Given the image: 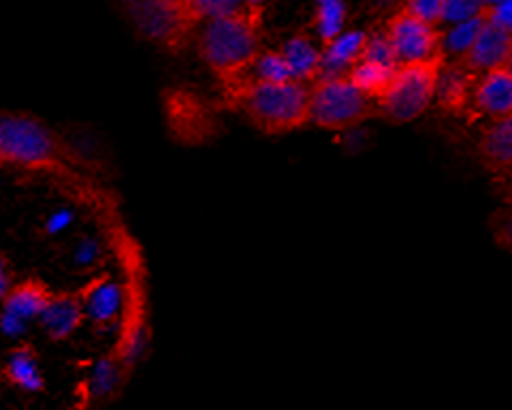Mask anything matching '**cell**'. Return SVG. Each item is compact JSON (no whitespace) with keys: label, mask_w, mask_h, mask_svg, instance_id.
Here are the masks:
<instances>
[{"label":"cell","mask_w":512,"mask_h":410,"mask_svg":"<svg viewBox=\"0 0 512 410\" xmlns=\"http://www.w3.org/2000/svg\"><path fill=\"white\" fill-rule=\"evenodd\" d=\"M227 101L265 135H284L310 124V84L299 80L261 82L239 80L224 84Z\"/></svg>","instance_id":"6da1fadb"},{"label":"cell","mask_w":512,"mask_h":410,"mask_svg":"<svg viewBox=\"0 0 512 410\" xmlns=\"http://www.w3.org/2000/svg\"><path fill=\"white\" fill-rule=\"evenodd\" d=\"M261 15L263 11L242 7L207 18L199 37V54L222 86L252 71L261 54Z\"/></svg>","instance_id":"7a4b0ae2"},{"label":"cell","mask_w":512,"mask_h":410,"mask_svg":"<svg viewBox=\"0 0 512 410\" xmlns=\"http://www.w3.org/2000/svg\"><path fill=\"white\" fill-rule=\"evenodd\" d=\"M444 65L446 54L397 65L389 86L374 101L376 114L397 124L423 116L436 99V88Z\"/></svg>","instance_id":"3957f363"},{"label":"cell","mask_w":512,"mask_h":410,"mask_svg":"<svg viewBox=\"0 0 512 410\" xmlns=\"http://www.w3.org/2000/svg\"><path fill=\"white\" fill-rule=\"evenodd\" d=\"M120 5L141 37L171 54H180L203 22L190 0H120Z\"/></svg>","instance_id":"277c9868"},{"label":"cell","mask_w":512,"mask_h":410,"mask_svg":"<svg viewBox=\"0 0 512 410\" xmlns=\"http://www.w3.org/2000/svg\"><path fill=\"white\" fill-rule=\"evenodd\" d=\"M374 114V101L352 86L346 75H323L310 86V122L320 129L344 131Z\"/></svg>","instance_id":"5b68a950"},{"label":"cell","mask_w":512,"mask_h":410,"mask_svg":"<svg viewBox=\"0 0 512 410\" xmlns=\"http://www.w3.org/2000/svg\"><path fill=\"white\" fill-rule=\"evenodd\" d=\"M0 163L24 169H58L62 150L52 131L39 120L0 116Z\"/></svg>","instance_id":"8992f818"},{"label":"cell","mask_w":512,"mask_h":410,"mask_svg":"<svg viewBox=\"0 0 512 410\" xmlns=\"http://www.w3.org/2000/svg\"><path fill=\"white\" fill-rule=\"evenodd\" d=\"M384 37L389 39L397 62H412L431 58L442 52V33L436 24L421 20L419 15L402 9L384 26Z\"/></svg>","instance_id":"52a82bcc"},{"label":"cell","mask_w":512,"mask_h":410,"mask_svg":"<svg viewBox=\"0 0 512 410\" xmlns=\"http://www.w3.org/2000/svg\"><path fill=\"white\" fill-rule=\"evenodd\" d=\"M510 52H512L510 28L495 24L483 15V26H480L476 39L472 41V45L466 52L457 56V62L461 67L470 69L472 73H485L500 65H510Z\"/></svg>","instance_id":"ba28073f"},{"label":"cell","mask_w":512,"mask_h":410,"mask_svg":"<svg viewBox=\"0 0 512 410\" xmlns=\"http://www.w3.org/2000/svg\"><path fill=\"white\" fill-rule=\"evenodd\" d=\"M474 112L489 120L512 116V71L510 65H500L483 73L472 90Z\"/></svg>","instance_id":"9c48e42d"},{"label":"cell","mask_w":512,"mask_h":410,"mask_svg":"<svg viewBox=\"0 0 512 410\" xmlns=\"http://www.w3.org/2000/svg\"><path fill=\"white\" fill-rule=\"evenodd\" d=\"M167 116L171 131L184 139L186 144H195L210 135V114L199 99L188 92H171L167 101Z\"/></svg>","instance_id":"30bf717a"},{"label":"cell","mask_w":512,"mask_h":410,"mask_svg":"<svg viewBox=\"0 0 512 410\" xmlns=\"http://www.w3.org/2000/svg\"><path fill=\"white\" fill-rule=\"evenodd\" d=\"M84 319L86 314H84L82 297L69 295V293H60V295L52 293L39 317L43 329L47 331V336H52L54 340L69 338L73 331L82 325Z\"/></svg>","instance_id":"8fae6325"},{"label":"cell","mask_w":512,"mask_h":410,"mask_svg":"<svg viewBox=\"0 0 512 410\" xmlns=\"http://www.w3.org/2000/svg\"><path fill=\"white\" fill-rule=\"evenodd\" d=\"M79 297H82L84 314L96 325H111L120 317L122 289L109 276L92 280Z\"/></svg>","instance_id":"7c38bea8"},{"label":"cell","mask_w":512,"mask_h":410,"mask_svg":"<svg viewBox=\"0 0 512 410\" xmlns=\"http://www.w3.org/2000/svg\"><path fill=\"white\" fill-rule=\"evenodd\" d=\"M480 159L495 178H508L512 167V118L491 120L480 139Z\"/></svg>","instance_id":"4fadbf2b"},{"label":"cell","mask_w":512,"mask_h":410,"mask_svg":"<svg viewBox=\"0 0 512 410\" xmlns=\"http://www.w3.org/2000/svg\"><path fill=\"white\" fill-rule=\"evenodd\" d=\"M476 80H478V73H472L470 69L461 67L459 62H455L453 67L442 69L438 88H436L438 105L448 114H463L470 107Z\"/></svg>","instance_id":"5bb4252c"},{"label":"cell","mask_w":512,"mask_h":410,"mask_svg":"<svg viewBox=\"0 0 512 410\" xmlns=\"http://www.w3.org/2000/svg\"><path fill=\"white\" fill-rule=\"evenodd\" d=\"M50 295L52 291H47V287H43L41 282L28 280L18 287H11L0 304H3V312L28 325L30 321H39Z\"/></svg>","instance_id":"9a60e30c"},{"label":"cell","mask_w":512,"mask_h":410,"mask_svg":"<svg viewBox=\"0 0 512 410\" xmlns=\"http://www.w3.org/2000/svg\"><path fill=\"white\" fill-rule=\"evenodd\" d=\"M365 39L367 35L363 33H348V35H338L329 43H325V50L320 52V67H323V75H344L342 71L350 69L352 62L361 56Z\"/></svg>","instance_id":"2e32d148"},{"label":"cell","mask_w":512,"mask_h":410,"mask_svg":"<svg viewBox=\"0 0 512 410\" xmlns=\"http://www.w3.org/2000/svg\"><path fill=\"white\" fill-rule=\"evenodd\" d=\"M395 69L397 67L382 65V62H376V60L359 56L350 65L346 77H348L352 86H355L357 90H361L365 94V97H370L372 101H376L380 94L384 92V88L389 86Z\"/></svg>","instance_id":"e0dca14e"},{"label":"cell","mask_w":512,"mask_h":410,"mask_svg":"<svg viewBox=\"0 0 512 410\" xmlns=\"http://www.w3.org/2000/svg\"><path fill=\"white\" fill-rule=\"evenodd\" d=\"M282 54L288 62V67H291L293 80L310 84L323 75V67H320V52L306 37H295L291 43H286Z\"/></svg>","instance_id":"ac0fdd59"},{"label":"cell","mask_w":512,"mask_h":410,"mask_svg":"<svg viewBox=\"0 0 512 410\" xmlns=\"http://www.w3.org/2000/svg\"><path fill=\"white\" fill-rule=\"evenodd\" d=\"M7 376L13 385H18L24 391L35 393L43 389V374L39 368V361L30 349H18L11 353L7 361Z\"/></svg>","instance_id":"d6986e66"},{"label":"cell","mask_w":512,"mask_h":410,"mask_svg":"<svg viewBox=\"0 0 512 410\" xmlns=\"http://www.w3.org/2000/svg\"><path fill=\"white\" fill-rule=\"evenodd\" d=\"M480 26H483V15H480V13L472 15V18H468V20H461L451 30V33L442 37V52L444 54L451 52V54L461 56L472 45V41L476 39Z\"/></svg>","instance_id":"ffe728a7"},{"label":"cell","mask_w":512,"mask_h":410,"mask_svg":"<svg viewBox=\"0 0 512 410\" xmlns=\"http://www.w3.org/2000/svg\"><path fill=\"white\" fill-rule=\"evenodd\" d=\"M344 15H346V9L342 0H320L318 11H316V24H318V33L325 43H329L331 39L340 35Z\"/></svg>","instance_id":"44dd1931"},{"label":"cell","mask_w":512,"mask_h":410,"mask_svg":"<svg viewBox=\"0 0 512 410\" xmlns=\"http://www.w3.org/2000/svg\"><path fill=\"white\" fill-rule=\"evenodd\" d=\"M254 80L261 82H286L293 80L291 75V67L284 58L282 52H267V54H259L254 60Z\"/></svg>","instance_id":"7402d4cb"},{"label":"cell","mask_w":512,"mask_h":410,"mask_svg":"<svg viewBox=\"0 0 512 410\" xmlns=\"http://www.w3.org/2000/svg\"><path fill=\"white\" fill-rule=\"evenodd\" d=\"M446 0H406V7L410 13L419 15L421 20L429 24H438L444 18Z\"/></svg>","instance_id":"603a6c76"},{"label":"cell","mask_w":512,"mask_h":410,"mask_svg":"<svg viewBox=\"0 0 512 410\" xmlns=\"http://www.w3.org/2000/svg\"><path fill=\"white\" fill-rule=\"evenodd\" d=\"M190 3L197 7V11L203 15V20L246 7L244 0H190Z\"/></svg>","instance_id":"cb8c5ba5"},{"label":"cell","mask_w":512,"mask_h":410,"mask_svg":"<svg viewBox=\"0 0 512 410\" xmlns=\"http://www.w3.org/2000/svg\"><path fill=\"white\" fill-rule=\"evenodd\" d=\"M480 5H483V0H446L442 20H455V22L468 20L478 13Z\"/></svg>","instance_id":"d4e9b609"},{"label":"cell","mask_w":512,"mask_h":410,"mask_svg":"<svg viewBox=\"0 0 512 410\" xmlns=\"http://www.w3.org/2000/svg\"><path fill=\"white\" fill-rule=\"evenodd\" d=\"M116 378H118V370L114 361H103V364L96 368L92 378V387L96 396H103V393H107L111 387H114Z\"/></svg>","instance_id":"484cf974"},{"label":"cell","mask_w":512,"mask_h":410,"mask_svg":"<svg viewBox=\"0 0 512 410\" xmlns=\"http://www.w3.org/2000/svg\"><path fill=\"white\" fill-rule=\"evenodd\" d=\"M71 220H73V216H71L69 210H60V212H56L54 216H50V220H47V231H50V233H58V231H62L64 227H69Z\"/></svg>","instance_id":"4316f807"},{"label":"cell","mask_w":512,"mask_h":410,"mask_svg":"<svg viewBox=\"0 0 512 410\" xmlns=\"http://www.w3.org/2000/svg\"><path fill=\"white\" fill-rule=\"evenodd\" d=\"M13 285H11V274H9V267H7V263L0 259V302H3L5 299V295L9 293V289H11Z\"/></svg>","instance_id":"83f0119b"},{"label":"cell","mask_w":512,"mask_h":410,"mask_svg":"<svg viewBox=\"0 0 512 410\" xmlns=\"http://www.w3.org/2000/svg\"><path fill=\"white\" fill-rule=\"evenodd\" d=\"M94 255H96V246H94L92 242H86V244L82 246V250L77 252V259L82 261V263H88V261L94 259Z\"/></svg>","instance_id":"f1b7e54d"},{"label":"cell","mask_w":512,"mask_h":410,"mask_svg":"<svg viewBox=\"0 0 512 410\" xmlns=\"http://www.w3.org/2000/svg\"><path fill=\"white\" fill-rule=\"evenodd\" d=\"M244 3L252 11H263V0H244Z\"/></svg>","instance_id":"f546056e"},{"label":"cell","mask_w":512,"mask_h":410,"mask_svg":"<svg viewBox=\"0 0 512 410\" xmlns=\"http://www.w3.org/2000/svg\"><path fill=\"white\" fill-rule=\"evenodd\" d=\"M483 3H502V0H483Z\"/></svg>","instance_id":"4dcf8cb0"}]
</instances>
